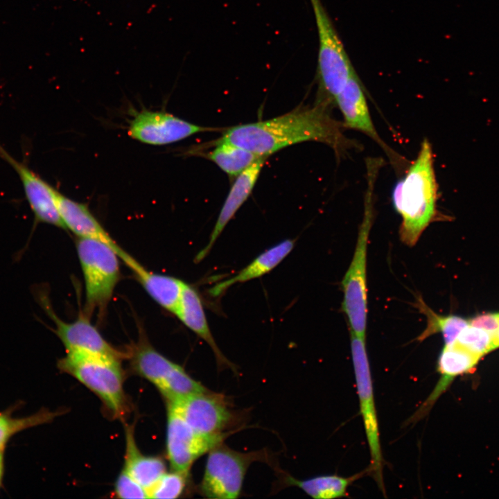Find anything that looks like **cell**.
<instances>
[{
    "label": "cell",
    "mask_w": 499,
    "mask_h": 499,
    "mask_svg": "<svg viewBox=\"0 0 499 499\" xmlns=\"http://www.w3.org/2000/svg\"><path fill=\"white\" fill-rule=\"evenodd\" d=\"M344 130L342 123L331 116L330 108L315 103L269 120L228 128L217 141L234 143L266 157L293 144L317 141L330 146L340 157L358 146Z\"/></svg>",
    "instance_id": "cell-1"
},
{
    "label": "cell",
    "mask_w": 499,
    "mask_h": 499,
    "mask_svg": "<svg viewBox=\"0 0 499 499\" xmlns=\"http://www.w3.org/2000/svg\"><path fill=\"white\" fill-rule=\"evenodd\" d=\"M437 184L431 145L424 139L415 159L394 185L392 201L401 217V240L414 246L428 225L437 217Z\"/></svg>",
    "instance_id": "cell-2"
},
{
    "label": "cell",
    "mask_w": 499,
    "mask_h": 499,
    "mask_svg": "<svg viewBox=\"0 0 499 499\" xmlns=\"http://www.w3.org/2000/svg\"><path fill=\"white\" fill-rule=\"evenodd\" d=\"M383 161H366L367 189L364 211L353 258L341 282L343 291L342 309L347 316L350 333L365 338L367 320V254L369 233L374 217V187Z\"/></svg>",
    "instance_id": "cell-3"
},
{
    "label": "cell",
    "mask_w": 499,
    "mask_h": 499,
    "mask_svg": "<svg viewBox=\"0 0 499 499\" xmlns=\"http://www.w3.org/2000/svg\"><path fill=\"white\" fill-rule=\"evenodd\" d=\"M310 1L319 40L315 103L331 109L337 95L356 71L322 1Z\"/></svg>",
    "instance_id": "cell-4"
},
{
    "label": "cell",
    "mask_w": 499,
    "mask_h": 499,
    "mask_svg": "<svg viewBox=\"0 0 499 499\" xmlns=\"http://www.w3.org/2000/svg\"><path fill=\"white\" fill-rule=\"evenodd\" d=\"M120 361L105 356L71 352L58 362V367L92 391L113 416L119 417L127 408Z\"/></svg>",
    "instance_id": "cell-5"
},
{
    "label": "cell",
    "mask_w": 499,
    "mask_h": 499,
    "mask_svg": "<svg viewBox=\"0 0 499 499\" xmlns=\"http://www.w3.org/2000/svg\"><path fill=\"white\" fill-rule=\"evenodd\" d=\"M78 256L85 286V315L102 312L110 301L120 279V259L107 244L94 239L78 238Z\"/></svg>",
    "instance_id": "cell-6"
},
{
    "label": "cell",
    "mask_w": 499,
    "mask_h": 499,
    "mask_svg": "<svg viewBox=\"0 0 499 499\" xmlns=\"http://www.w3.org/2000/svg\"><path fill=\"white\" fill-rule=\"evenodd\" d=\"M262 459V451L241 453L221 443L208 453L199 493L208 498H237L250 465Z\"/></svg>",
    "instance_id": "cell-7"
},
{
    "label": "cell",
    "mask_w": 499,
    "mask_h": 499,
    "mask_svg": "<svg viewBox=\"0 0 499 499\" xmlns=\"http://www.w3.org/2000/svg\"><path fill=\"white\" fill-rule=\"evenodd\" d=\"M350 340L360 412L371 457L368 468L378 488L385 493L383 474V457L365 338L350 333Z\"/></svg>",
    "instance_id": "cell-8"
},
{
    "label": "cell",
    "mask_w": 499,
    "mask_h": 499,
    "mask_svg": "<svg viewBox=\"0 0 499 499\" xmlns=\"http://www.w3.org/2000/svg\"><path fill=\"white\" fill-rule=\"evenodd\" d=\"M167 402V456L173 471L189 475L194 462L222 443L227 433L203 435L195 432L184 419L178 401Z\"/></svg>",
    "instance_id": "cell-9"
},
{
    "label": "cell",
    "mask_w": 499,
    "mask_h": 499,
    "mask_svg": "<svg viewBox=\"0 0 499 499\" xmlns=\"http://www.w3.org/2000/svg\"><path fill=\"white\" fill-rule=\"evenodd\" d=\"M36 299L55 324L53 330L65 347L66 353L82 352L108 356L121 360L127 354L114 348L100 335L83 314L72 322L62 320L53 311L45 291L37 289Z\"/></svg>",
    "instance_id": "cell-10"
},
{
    "label": "cell",
    "mask_w": 499,
    "mask_h": 499,
    "mask_svg": "<svg viewBox=\"0 0 499 499\" xmlns=\"http://www.w3.org/2000/svg\"><path fill=\"white\" fill-rule=\"evenodd\" d=\"M218 128L191 123L166 112L143 110L134 114L128 133L142 143L161 146L179 141L193 134Z\"/></svg>",
    "instance_id": "cell-11"
},
{
    "label": "cell",
    "mask_w": 499,
    "mask_h": 499,
    "mask_svg": "<svg viewBox=\"0 0 499 499\" xmlns=\"http://www.w3.org/2000/svg\"><path fill=\"white\" fill-rule=\"evenodd\" d=\"M0 158L11 166L21 180L26 199L34 216L32 233L40 223L66 229L58 208L57 190L33 171L26 163L15 159L1 144Z\"/></svg>",
    "instance_id": "cell-12"
},
{
    "label": "cell",
    "mask_w": 499,
    "mask_h": 499,
    "mask_svg": "<svg viewBox=\"0 0 499 499\" xmlns=\"http://www.w3.org/2000/svg\"><path fill=\"white\" fill-rule=\"evenodd\" d=\"M335 105L339 108L345 128L359 131L383 148L390 161L401 169L404 162L379 136L369 112L365 90L356 73H354L337 95Z\"/></svg>",
    "instance_id": "cell-13"
},
{
    "label": "cell",
    "mask_w": 499,
    "mask_h": 499,
    "mask_svg": "<svg viewBox=\"0 0 499 499\" xmlns=\"http://www.w3.org/2000/svg\"><path fill=\"white\" fill-rule=\"evenodd\" d=\"M178 402L186 422L200 435L223 434V430L233 422V412L220 394L208 390Z\"/></svg>",
    "instance_id": "cell-14"
},
{
    "label": "cell",
    "mask_w": 499,
    "mask_h": 499,
    "mask_svg": "<svg viewBox=\"0 0 499 499\" xmlns=\"http://www.w3.org/2000/svg\"><path fill=\"white\" fill-rule=\"evenodd\" d=\"M266 158L265 157L260 158L235 178L220 209L209 240L205 247L196 255L195 262H200L209 254L226 225L250 195Z\"/></svg>",
    "instance_id": "cell-15"
},
{
    "label": "cell",
    "mask_w": 499,
    "mask_h": 499,
    "mask_svg": "<svg viewBox=\"0 0 499 499\" xmlns=\"http://www.w3.org/2000/svg\"><path fill=\"white\" fill-rule=\"evenodd\" d=\"M58 211L66 227L78 238H90L101 241L111 247L120 256L125 252L85 204L74 201L62 195L56 193Z\"/></svg>",
    "instance_id": "cell-16"
},
{
    "label": "cell",
    "mask_w": 499,
    "mask_h": 499,
    "mask_svg": "<svg viewBox=\"0 0 499 499\" xmlns=\"http://www.w3.org/2000/svg\"><path fill=\"white\" fill-rule=\"evenodd\" d=\"M149 295L161 307L175 315L185 283L174 277L145 268L126 252L121 256Z\"/></svg>",
    "instance_id": "cell-17"
},
{
    "label": "cell",
    "mask_w": 499,
    "mask_h": 499,
    "mask_svg": "<svg viewBox=\"0 0 499 499\" xmlns=\"http://www.w3.org/2000/svg\"><path fill=\"white\" fill-rule=\"evenodd\" d=\"M175 315L186 326L206 341L215 355L218 367L235 369V366L223 355L212 335L198 292L186 283Z\"/></svg>",
    "instance_id": "cell-18"
},
{
    "label": "cell",
    "mask_w": 499,
    "mask_h": 499,
    "mask_svg": "<svg viewBox=\"0 0 499 499\" xmlns=\"http://www.w3.org/2000/svg\"><path fill=\"white\" fill-rule=\"evenodd\" d=\"M295 243V240L286 239L264 251L236 275L211 288V295L217 297L236 283L245 282L269 272L291 252Z\"/></svg>",
    "instance_id": "cell-19"
},
{
    "label": "cell",
    "mask_w": 499,
    "mask_h": 499,
    "mask_svg": "<svg viewBox=\"0 0 499 499\" xmlns=\"http://www.w3.org/2000/svg\"><path fill=\"white\" fill-rule=\"evenodd\" d=\"M134 371L159 389L177 364L158 352L143 339L128 353Z\"/></svg>",
    "instance_id": "cell-20"
},
{
    "label": "cell",
    "mask_w": 499,
    "mask_h": 499,
    "mask_svg": "<svg viewBox=\"0 0 499 499\" xmlns=\"http://www.w3.org/2000/svg\"><path fill=\"white\" fill-rule=\"evenodd\" d=\"M124 469L148 491L166 473V464L161 458L145 455L139 451L134 439L132 430L129 428L126 430Z\"/></svg>",
    "instance_id": "cell-21"
},
{
    "label": "cell",
    "mask_w": 499,
    "mask_h": 499,
    "mask_svg": "<svg viewBox=\"0 0 499 499\" xmlns=\"http://www.w3.org/2000/svg\"><path fill=\"white\" fill-rule=\"evenodd\" d=\"M365 473H369V468L363 472L350 477L324 475L306 480H297L291 475L284 477V483L295 486L315 499H333L344 497L349 487Z\"/></svg>",
    "instance_id": "cell-22"
},
{
    "label": "cell",
    "mask_w": 499,
    "mask_h": 499,
    "mask_svg": "<svg viewBox=\"0 0 499 499\" xmlns=\"http://www.w3.org/2000/svg\"><path fill=\"white\" fill-rule=\"evenodd\" d=\"M415 306L426 317L427 325L417 340L422 342L430 336L440 333L444 345L453 343L462 330L469 324V319L457 315H441L434 312L421 296L416 298Z\"/></svg>",
    "instance_id": "cell-23"
},
{
    "label": "cell",
    "mask_w": 499,
    "mask_h": 499,
    "mask_svg": "<svg viewBox=\"0 0 499 499\" xmlns=\"http://www.w3.org/2000/svg\"><path fill=\"white\" fill-rule=\"evenodd\" d=\"M215 146L211 151L204 154V157L215 163L230 178H236L258 159L263 157L229 142L216 141Z\"/></svg>",
    "instance_id": "cell-24"
},
{
    "label": "cell",
    "mask_w": 499,
    "mask_h": 499,
    "mask_svg": "<svg viewBox=\"0 0 499 499\" xmlns=\"http://www.w3.org/2000/svg\"><path fill=\"white\" fill-rule=\"evenodd\" d=\"M166 401H180L208 389L191 378L180 365L172 371L159 389Z\"/></svg>",
    "instance_id": "cell-25"
},
{
    "label": "cell",
    "mask_w": 499,
    "mask_h": 499,
    "mask_svg": "<svg viewBox=\"0 0 499 499\" xmlns=\"http://www.w3.org/2000/svg\"><path fill=\"white\" fill-rule=\"evenodd\" d=\"M55 412L41 410L24 417H14L10 412H0V448L6 447L7 442L17 433L26 429L51 421Z\"/></svg>",
    "instance_id": "cell-26"
},
{
    "label": "cell",
    "mask_w": 499,
    "mask_h": 499,
    "mask_svg": "<svg viewBox=\"0 0 499 499\" xmlns=\"http://www.w3.org/2000/svg\"><path fill=\"white\" fill-rule=\"evenodd\" d=\"M493 334L494 332L469 324L454 342L482 358L493 350Z\"/></svg>",
    "instance_id": "cell-27"
},
{
    "label": "cell",
    "mask_w": 499,
    "mask_h": 499,
    "mask_svg": "<svg viewBox=\"0 0 499 499\" xmlns=\"http://www.w3.org/2000/svg\"><path fill=\"white\" fill-rule=\"evenodd\" d=\"M188 474L173 471L166 472L148 491L149 498L174 499L182 494Z\"/></svg>",
    "instance_id": "cell-28"
},
{
    "label": "cell",
    "mask_w": 499,
    "mask_h": 499,
    "mask_svg": "<svg viewBox=\"0 0 499 499\" xmlns=\"http://www.w3.org/2000/svg\"><path fill=\"white\" fill-rule=\"evenodd\" d=\"M115 493L118 498H149L148 491L137 482L123 469L118 476L115 484Z\"/></svg>",
    "instance_id": "cell-29"
},
{
    "label": "cell",
    "mask_w": 499,
    "mask_h": 499,
    "mask_svg": "<svg viewBox=\"0 0 499 499\" xmlns=\"http://www.w3.org/2000/svg\"><path fill=\"white\" fill-rule=\"evenodd\" d=\"M470 325L482 328L491 332L499 329V313H487L469 319Z\"/></svg>",
    "instance_id": "cell-30"
},
{
    "label": "cell",
    "mask_w": 499,
    "mask_h": 499,
    "mask_svg": "<svg viewBox=\"0 0 499 499\" xmlns=\"http://www.w3.org/2000/svg\"><path fill=\"white\" fill-rule=\"evenodd\" d=\"M5 448L6 447L0 448V489L3 483L5 472Z\"/></svg>",
    "instance_id": "cell-31"
},
{
    "label": "cell",
    "mask_w": 499,
    "mask_h": 499,
    "mask_svg": "<svg viewBox=\"0 0 499 499\" xmlns=\"http://www.w3.org/2000/svg\"><path fill=\"white\" fill-rule=\"evenodd\" d=\"M499 347V329H498L493 334V350Z\"/></svg>",
    "instance_id": "cell-32"
}]
</instances>
